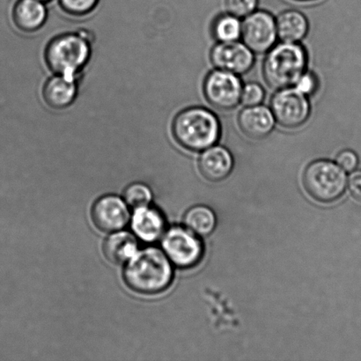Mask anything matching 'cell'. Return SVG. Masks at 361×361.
Returning a JSON list of instances; mask_svg holds the SVG:
<instances>
[{"label": "cell", "mask_w": 361, "mask_h": 361, "mask_svg": "<svg viewBox=\"0 0 361 361\" xmlns=\"http://www.w3.org/2000/svg\"><path fill=\"white\" fill-rule=\"evenodd\" d=\"M123 281L130 289L141 295H157L171 285L173 269L171 260L157 247H147L126 262Z\"/></svg>", "instance_id": "cell-1"}, {"label": "cell", "mask_w": 361, "mask_h": 361, "mask_svg": "<svg viewBox=\"0 0 361 361\" xmlns=\"http://www.w3.org/2000/svg\"><path fill=\"white\" fill-rule=\"evenodd\" d=\"M172 133L180 147L201 152L218 142L221 126L217 116L209 109L192 107L176 115L172 123Z\"/></svg>", "instance_id": "cell-2"}, {"label": "cell", "mask_w": 361, "mask_h": 361, "mask_svg": "<svg viewBox=\"0 0 361 361\" xmlns=\"http://www.w3.org/2000/svg\"><path fill=\"white\" fill-rule=\"evenodd\" d=\"M307 63L309 56L302 44L282 42L268 51L263 66L264 80L274 90L295 86L307 72Z\"/></svg>", "instance_id": "cell-3"}, {"label": "cell", "mask_w": 361, "mask_h": 361, "mask_svg": "<svg viewBox=\"0 0 361 361\" xmlns=\"http://www.w3.org/2000/svg\"><path fill=\"white\" fill-rule=\"evenodd\" d=\"M87 39L78 34H63L52 39L45 49V62L56 74L75 78L90 60Z\"/></svg>", "instance_id": "cell-4"}, {"label": "cell", "mask_w": 361, "mask_h": 361, "mask_svg": "<svg viewBox=\"0 0 361 361\" xmlns=\"http://www.w3.org/2000/svg\"><path fill=\"white\" fill-rule=\"evenodd\" d=\"M304 187L314 200L331 203L341 196L348 178L345 171L331 161L319 160L307 166L303 175Z\"/></svg>", "instance_id": "cell-5"}, {"label": "cell", "mask_w": 361, "mask_h": 361, "mask_svg": "<svg viewBox=\"0 0 361 361\" xmlns=\"http://www.w3.org/2000/svg\"><path fill=\"white\" fill-rule=\"evenodd\" d=\"M271 109L276 122L288 129L303 126L311 113L309 97L292 87L282 88L275 93L271 98Z\"/></svg>", "instance_id": "cell-6"}, {"label": "cell", "mask_w": 361, "mask_h": 361, "mask_svg": "<svg viewBox=\"0 0 361 361\" xmlns=\"http://www.w3.org/2000/svg\"><path fill=\"white\" fill-rule=\"evenodd\" d=\"M243 87L238 75L217 69L205 77L203 90L205 99L212 107L228 111L240 104Z\"/></svg>", "instance_id": "cell-7"}, {"label": "cell", "mask_w": 361, "mask_h": 361, "mask_svg": "<svg viewBox=\"0 0 361 361\" xmlns=\"http://www.w3.org/2000/svg\"><path fill=\"white\" fill-rule=\"evenodd\" d=\"M161 246L169 259L182 268L197 264L203 255L200 240L192 232L180 226H175L164 233Z\"/></svg>", "instance_id": "cell-8"}, {"label": "cell", "mask_w": 361, "mask_h": 361, "mask_svg": "<svg viewBox=\"0 0 361 361\" xmlns=\"http://www.w3.org/2000/svg\"><path fill=\"white\" fill-rule=\"evenodd\" d=\"M240 38L254 53L268 52L278 38L276 19L267 11H255L244 19Z\"/></svg>", "instance_id": "cell-9"}, {"label": "cell", "mask_w": 361, "mask_h": 361, "mask_svg": "<svg viewBox=\"0 0 361 361\" xmlns=\"http://www.w3.org/2000/svg\"><path fill=\"white\" fill-rule=\"evenodd\" d=\"M210 59L216 69L236 75L250 72L255 63L254 52L238 41L218 42L212 49Z\"/></svg>", "instance_id": "cell-10"}, {"label": "cell", "mask_w": 361, "mask_h": 361, "mask_svg": "<svg viewBox=\"0 0 361 361\" xmlns=\"http://www.w3.org/2000/svg\"><path fill=\"white\" fill-rule=\"evenodd\" d=\"M127 205L119 197L113 195L102 197L92 207V221L102 232L119 231L129 222L130 211Z\"/></svg>", "instance_id": "cell-11"}, {"label": "cell", "mask_w": 361, "mask_h": 361, "mask_svg": "<svg viewBox=\"0 0 361 361\" xmlns=\"http://www.w3.org/2000/svg\"><path fill=\"white\" fill-rule=\"evenodd\" d=\"M240 130L253 140H262L274 130L276 120L271 109L257 105L245 107L238 116Z\"/></svg>", "instance_id": "cell-12"}, {"label": "cell", "mask_w": 361, "mask_h": 361, "mask_svg": "<svg viewBox=\"0 0 361 361\" xmlns=\"http://www.w3.org/2000/svg\"><path fill=\"white\" fill-rule=\"evenodd\" d=\"M77 91L75 78L56 74L46 81L42 88V97L49 107L63 109L73 104Z\"/></svg>", "instance_id": "cell-13"}, {"label": "cell", "mask_w": 361, "mask_h": 361, "mask_svg": "<svg viewBox=\"0 0 361 361\" xmlns=\"http://www.w3.org/2000/svg\"><path fill=\"white\" fill-rule=\"evenodd\" d=\"M198 166L205 178L212 182H219L228 178L231 173L233 159L226 147L214 145L201 154Z\"/></svg>", "instance_id": "cell-14"}, {"label": "cell", "mask_w": 361, "mask_h": 361, "mask_svg": "<svg viewBox=\"0 0 361 361\" xmlns=\"http://www.w3.org/2000/svg\"><path fill=\"white\" fill-rule=\"evenodd\" d=\"M130 224L134 235L144 242H154L164 235V217L157 209L151 208L148 205L136 209Z\"/></svg>", "instance_id": "cell-15"}, {"label": "cell", "mask_w": 361, "mask_h": 361, "mask_svg": "<svg viewBox=\"0 0 361 361\" xmlns=\"http://www.w3.org/2000/svg\"><path fill=\"white\" fill-rule=\"evenodd\" d=\"M47 19V10L40 0H18L13 9V20L20 31H37Z\"/></svg>", "instance_id": "cell-16"}, {"label": "cell", "mask_w": 361, "mask_h": 361, "mask_svg": "<svg viewBox=\"0 0 361 361\" xmlns=\"http://www.w3.org/2000/svg\"><path fill=\"white\" fill-rule=\"evenodd\" d=\"M137 251L136 237L128 232H114L102 245L106 259L113 264H126Z\"/></svg>", "instance_id": "cell-17"}, {"label": "cell", "mask_w": 361, "mask_h": 361, "mask_svg": "<svg viewBox=\"0 0 361 361\" xmlns=\"http://www.w3.org/2000/svg\"><path fill=\"white\" fill-rule=\"evenodd\" d=\"M278 37L282 42H300L306 37L310 25L307 17L300 11H284L276 19Z\"/></svg>", "instance_id": "cell-18"}, {"label": "cell", "mask_w": 361, "mask_h": 361, "mask_svg": "<svg viewBox=\"0 0 361 361\" xmlns=\"http://www.w3.org/2000/svg\"><path fill=\"white\" fill-rule=\"evenodd\" d=\"M242 25L240 18L231 13L221 14L215 18L212 25V34L218 42L238 41L242 37Z\"/></svg>", "instance_id": "cell-19"}, {"label": "cell", "mask_w": 361, "mask_h": 361, "mask_svg": "<svg viewBox=\"0 0 361 361\" xmlns=\"http://www.w3.org/2000/svg\"><path fill=\"white\" fill-rule=\"evenodd\" d=\"M187 228L200 235H207L214 231L216 218L214 212L207 207L200 205L191 208L184 219Z\"/></svg>", "instance_id": "cell-20"}, {"label": "cell", "mask_w": 361, "mask_h": 361, "mask_svg": "<svg viewBox=\"0 0 361 361\" xmlns=\"http://www.w3.org/2000/svg\"><path fill=\"white\" fill-rule=\"evenodd\" d=\"M125 201L130 207L140 208L147 207L152 200V193L149 188L143 183H133L126 188Z\"/></svg>", "instance_id": "cell-21"}, {"label": "cell", "mask_w": 361, "mask_h": 361, "mask_svg": "<svg viewBox=\"0 0 361 361\" xmlns=\"http://www.w3.org/2000/svg\"><path fill=\"white\" fill-rule=\"evenodd\" d=\"M60 6L66 13L74 16L90 13L98 5L99 0H59Z\"/></svg>", "instance_id": "cell-22"}, {"label": "cell", "mask_w": 361, "mask_h": 361, "mask_svg": "<svg viewBox=\"0 0 361 361\" xmlns=\"http://www.w3.org/2000/svg\"><path fill=\"white\" fill-rule=\"evenodd\" d=\"M265 93L263 87L261 85L250 82L244 85L240 95V102L245 107L250 106L260 105L263 102Z\"/></svg>", "instance_id": "cell-23"}, {"label": "cell", "mask_w": 361, "mask_h": 361, "mask_svg": "<svg viewBox=\"0 0 361 361\" xmlns=\"http://www.w3.org/2000/svg\"><path fill=\"white\" fill-rule=\"evenodd\" d=\"M258 0H226V10L238 18H245L257 10Z\"/></svg>", "instance_id": "cell-24"}, {"label": "cell", "mask_w": 361, "mask_h": 361, "mask_svg": "<svg viewBox=\"0 0 361 361\" xmlns=\"http://www.w3.org/2000/svg\"><path fill=\"white\" fill-rule=\"evenodd\" d=\"M318 85L319 84H318L317 77L313 73L305 72L296 81L295 87L300 93L310 97L316 93L318 90Z\"/></svg>", "instance_id": "cell-25"}, {"label": "cell", "mask_w": 361, "mask_h": 361, "mask_svg": "<svg viewBox=\"0 0 361 361\" xmlns=\"http://www.w3.org/2000/svg\"><path fill=\"white\" fill-rule=\"evenodd\" d=\"M359 160L357 155L353 151H342L337 157V164L343 171L351 172L355 171L358 166Z\"/></svg>", "instance_id": "cell-26"}, {"label": "cell", "mask_w": 361, "mask_h": 361, "mask_svg": "<svg viewBox=\"0 0 361 361\" xmlns=\"http://www.w3.org/2000/svg\"><path fill=\"white\" fill-rule=\"evenodd\" d=\"M348 186L352 197L361 204V171L353 173L349 179Z\"/></svg>", "instance_id": "cell-27"}, {"label": "cell", "mask_w": 361, "mask_h": 361, "mask_svg": "<svg viewBox=\"0 0 361 361\" xmlns=\"http://www.w3.org/2000/svg\"><path fill=\"white\" fill-rule=\"evenodd\" d=\"M296 1L305 2V1H312V0H296Z\"/></svg>", "instance_id": "cell-28"}, {"label": "cell", "mask_w": 361, "mask_h": 361, "mask_svg": "<svg viewBox=\"0 0 361 361\" xmlns=\"http://www.w3.org/2000/svg\"><path fill=\"white\" fill-rule=\"evenodd\" d=\"M40 1H42V2H47V1H49V0H40Z\"/></svg>", "instance_id": "cell-29"}]
</instances>
